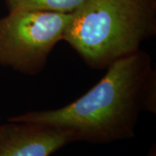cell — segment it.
Listing matches in <instances>:
<instances>
[{
	"label": "cell",
	"mask_w": 156,
	"mask_h": 156,
	"mask_svg": "<svg viewBox=\"0 0 156 156\" xmlns=\"http://www.w3.org/2000/svg\"><path fill=\"white\" fill-rule=\"evenodd\" d=\"M76 142L70 130L28 122L0 124V156H50Z\"/></svg>",
	"instance_id": "obj_4"
},
{
	"label": "cell",
	"mask_w": 156,
	"mask_h": 156,
	"mask_svg": "<svg viewBox=\"0 0 156 156\" xmlns=\"http://www.w3.org/2000/svg\"><path fill=\"white\" fill-rule=\"evenodd\" d=\"M71 14L14 10L0 18V66L34 76L63 40Z\"/></svg>",
	"instance_id": "obj_3"
},
{
	"label": "cell",
	"mask_w": 156,
	"mask_h": 156,
	"mask_svg": "<svg viewBox=\"0 0 156 156\" xmlns=\"http://www.w3.org/2000/svg\"><path fill=\"white\" fill-rule=\"evenodd\" d=\"M86 0H5L8 11L36 10L71 14Z\"/></svg>",
	"instance_id": "obj_5"
},
{
	"label": "cell",
	"mask_w": 156,
	"mask_h": 156,
	"mask_svg": "<svg viewBox=\"0 0 156 156\" xmlns=\"http://www.w3.org/2000/svg\"><path fill=\"white\" fill-rule=\"evenodd\" d=\"M156 113V72L139 50L113 62L83 96L66 106L9 118L70 130L76 141L108 144L134 138L140 115Z\"/></svg>",
	"instance_id": "obj_1"
},
{
	"label": "cell",
	"mask_w": 156,
	"mask_h": 156,
	"mask_svg": "<svg viewBox=\"0 0 156 156\" xmlns=\"http://www.w3.org/2000/svg\"><path fill=\"white\" fill-rule=\"evenodd\" d=\"M146 156H156V145L154 144L148 150L147 154Z\"/></svg>",
	"instance_id": "obj_6"
},
{
	"label": "cell",
	"mask_w": 156,
	"mask_h": 156,
	"mask_svg": "<svg viewBox=\"0 0 156 156\" xmlns=\"http://www.w3.org/2000/svg\"><path fill=\"white\" fill-rule=\"evenodd\" d=\"M156 33V0H86L63 36L84 62L103 69Z\"/></svg>",
	"instance_id": "obj_2"
}]
</instances>
